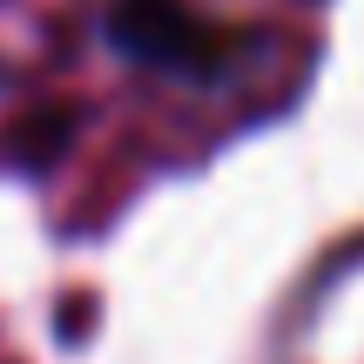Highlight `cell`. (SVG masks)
<instances>
[{"mask_svg":"<svg viewBox=\"0 0 364 364\" xmlns=\"http://www.w3.org/2000/svg\"><path fill=\"white\" fill-rule=\"evenodd\" d=\"M108 27H115V48L149 61V68H209V61H223V34L203 14H189L182 0H122L108 14Z\"/></svg>","mask_w":364,"mask_h":364,"instance_id":"cell-1","label":"cell"},{"mask_svg":"<svg viewBox=\"0 0 364 364\" xmlns=\"http://www.w3.org/2000/svg\"><path fill=\"white\" fill-rule=\"evenodd\" d=\"M68 129H75V108H34L27 122L7 129V156L21 162V169H48L68 149Z\"/></svg>","mask_w":364,"mask_h":364,"instance_id":"cell-2","label":"cell"}]
</instances>
